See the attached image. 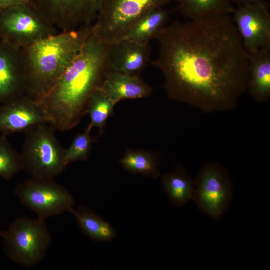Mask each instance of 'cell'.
<instances>
[{
	"label": "cell",
	"mask_w": 270,
	"mask_h": 270,
	"mask_svg": "<svg viewBox=\"0 0 270 270\" xmlns=\"http://www.w3.org/2000/svg\"><path fill=\"white\" fill-rule=\"evenodd\" d=\"M248 54L247 90L256 101L267 102L270 98V50L260 49Z\"/></svg>",
	"instance_id": "cell-16"
},
{
	"label": "cell",
	"mask_w": 270,
	"mask_h": 270,
	"mask_svg": "<svg viewBox=\"0 0 270 270\" xmlns=\"http://www.w3.org/2000/svg\"><path fill=\"white\" fill-rule=\"evenodd\" d=\"M100 88L115 105L124 100L150 96L152 92L150 86L140 76L111 70L106 74Z\"/></svg>",
	"instance_id": "cell-15"
},
{
	"label": "cell",
	"mask_w": 270,
	"mask_h": 270,
	"mask_svg": "<svg viewBox=\"0 0 270 270\" xmlns=\"http://www.w3.org/2000/svg\"><path fill=\"white\" fill-rule=\"evenodd\" d=\"M72 214L82 232L92 240L108 242L116 236L114 228L90 208L78 206Z\"/></svg>",
	"instance_id": "cell-17"
},
{
	"label": "cell",
	"mask_w": 270,
	"mask_h": 270,
	"mask_svg": "<svg viewBox=\"0 0 270 270\" xmlns=\"http://www.w3.org/2000/svg\"><path fill=\"white\" fill-rule=\"evenodd\" d=\"M232 2H235L240 5H245L266 2V0H230Z\"/></svg>",
	"instance_id": "cell-26"
},
{
	"label": "cell",
	"mask_w": 270,
	"mask_h": 270,
	"mask_svg": "<svg viewBox=\"0 0 270 270\" xmlns=\"http://www.w3.org/2000/svg\"><path fill=\"white\" fill-rule=\"evenodd\" d=\"M232 20L248 53L260 49L270 50L269 4L262 2L238 6Z\"/></svg>",
	"instance_id": "cell-11"
},
{
	"label": "cell",
	"mask_w": 270,
	"mask_h": 270,
	"mask_svg": "<svg viewBox=\"0 0 270 270\" xmlns=\"http://www.w3.org/2000/svg\"><path fill=\"white\" fill-rule=\"evenodd\" d=\"M26 69L22 48L0 40V104L26 93Z\"/></svg>",
	"instance_id": "cell-13"
},
{
	"label": "cell",
	"mask_w": 270,
	"mask_h": 270,
	"mask_svg": "<svg viewBox=\"0 0 270 270\" xmlns=\"http://www.w3.org/2000/svg\"><path fill=\"white\" fill-rule=\"evenodd\" d=\"M14 193L22 205L45 220L74 208L72 196L54 178H30L18 184Z\"/></svg>",
	"instance_id": "cell-8"
},
{
	"label": "cell",
	"mask_w": 270,
	"mask_h": 270,
	"mask_svg": "<svg viewBox=\"0 0 270 270\" xmlns=\"http://www.w3.org/2000/svg\"><path fill=\"white\" fill-rule=\"evenodd\" d=\"M4 252L11 261L24 267H32L46 256L52 236L45 219L27 216L17 218L2 231Z\"/></svg>",
	"instance_id": "cell-5"
},
{
	"label": "cell",
	"mask_w": 270,
	"mask_h": 270,
	"mask_svg": "<svg viewBox=\"0 0 270 270\" xmlns=\"http://www.w3.org/2000/svg\"><path fill=\"white\" fill-rule=\"evenodd\" d=\"M194 200L199 209L216 220L230 208L233 186L227 170L218 163L208 162L194 180Z\"/></svg>",
	"instance_id": "cell-9"
},
{
	"label": "cell",
	"mask_w": 270,
	"mask_h": 270,
	"mask_svg": "<svg viewBox=\"0 0 270 270\" xmlns=\"http://www.w3.org/2000/svg\"><path fill=\"white\" fill-rule=\"evenodd\" d=\"M150 52L149 42L122 38L110 44L108 56L110 70L140 76L150 62Z\"/></svg>",
	"instance_id": "cell-14"
},
{
	"label": "cell",
	"mask_w": 270,
	"mask_h": 270,
	"mask_svg": "<svg viewBox=\"0 0 270 270\" xmlns=\"http://www.w3.org/2000/svg\"><path fill=\"white\" fill-rule=\"evenodd\" d=\"M110 44L100 41L92 33L56 84L40 102L48 124L54 130H71L86 114L90 98L100 88L110 70Z\"/></svg>",
	"instance_id": "cell-2"
},
{
	"label": "cell",
	"mask_w": 270,
	"mask_h": 270,
	"mask_svg": "<svg viewBox=\"0 0 270 270\" xmlns=\"http://www.w3.org/2000/svg\"><path fill=\"white\" fill-rule=\"evenodd\" d=\"M178 8L190 20L230 16L234 8L230 0H178Z\"/></svg>",
	"instance_id": "cell-20"
},
{
	"label": "cell",
	"mask_w": 270,
	"mask_h": 270,
	"mask_svg": "<svg viewBox=\"0 0 270 270\" xmlns=\"http://www.w3.org/2000/svg\"><path fill=\"white\" fill-rule=\"evenodd\" d=\"M29 3V0H0V9Z\"/></svg>",
	"instance_id": "cell-25"
},
{
	"label": "cell",
	"mask_w": 270,
	"mask_h": 270,
	"mask_svg": "<svg viewBox=\"0 0 270 270\" xmlns=\"http://www.w3.org/2000/svg\"><path fill=\"white\" fill-rule=\"evenodd\" d=\"M119 162L128 172L156 179L160 176L158 156L142 150L128 149Z\"/></svg>",
	"instance_id": "cell-21"
},
{
	"label": "cell",
	"mask_w": 270,
	"mask_h": 270,
	"mask_svg": "<svg viewBox=\"0 0 270 270\" xmlns=\"http://www.w3.org/2000/svg\"><path fill=\"white\" fill-rule=\"evenodd\" d=\"M92 128L88 124L84 132L77 134L68 148L64 150V160L66 166L77 161L86 160L90 151Z\"/></svg>",
	"instance_id": "cell-24"
},
{
	"label": "cell",
	"mask_w": 270,
	"mask_h": 270,
	"mask_svg": "<svg viewBox=\"0 0 270 270\" xmlns=\"http://www.w3.org/2000/svg\"><path fill=\"white\" fill-rule=\"evenodd\" d=\"M104 0H29V4L56 28L67 31L92 23Z\"/></svg>",
	"instance_id": "cell-10"
},
{
	"label": "cell",
	"mask_w": 270,
	"mask_h": 270,
	"mask_svg": "<svg viewBox=\"0 0 270 270\" xmlns=\"http://www.w3.org/2000/svg\"><path fill=\"white\" fill-rule=\"evenodd\" d=\"M178 0H104L92 26V34L112 44L124 38L136 22L148 12Z\"/></svg>",
	"instance_id": "cell-6"
},
{
	"label": "cell",
	"mask_w": 270,
	"mask_h": 270,
	"mask_svg": "<svg viewBox=\"0 0 270 270\" xmlns=\"http://www.w3.org/2000/svg\"><path fill=\"white\" fill-rule=\"evenodd\" d=\"M115 104L104 94L100 88L92 94L89 100L86 113L89 114V124L92 128H98L102 132L107 119L110 116Z\"/></svg>",
	"instance_id": "cell-22"
},
{
	"label": "cell",
	"mask_w": 270,
	"mask_h": 270,
	"mask_svg": "<svg viewBox=\"0 0 270 270\" xmlns=\"http://www.w3.org/2000/svg\"><path fill=\"white\" fill-rule=\"evenodd\" d=\"M158 58L171 99L204 112L234 109L247 90L248 54L230 16L166 26L156 38Z\"/></svg>",
	"instance_id": "cell-1"
},
{
	"label": "cell",
	"mask_w": 270,
	"mask_h": 270,
	"mask_svg": "<svg viewBox=\"0 0 270 270\" xmlns=\"http://www.w3.org/2000/svg\"><path fill=\"white\" fill-rule=\"evenodd\" d=\"M162 184L168 197L174 205L180 206L193 200L194 180L182 166H180L174 171L165 174Z\"/></svg>",
	"instance_id": "cell-19"
},
{
	"label": "cell",
	"mask_w": 270,
	"mask_h": 270,
	"mask_svg": "<svg viewBox=\"0 0 270 270\" xmlns=\"http://www.w3.org/2000/svg\"><path fill=\"white\" fill-rule=\"evenodd\" d=\"M48 124L36 126L24 132L20 154L22 170L30 178H54L66 168L64 148Z\"/></svg>",
	"instance_id": "cell-4"
},
{
	"label": "cell",
	"mask_w": 270,
	"mask_h": 270,
	"mask_svg": "<svg viewBox=\"0 0 270 270\" xmlns=\"http://www.w3.org/2000/svg\"><path fill=\"white\" fill-rule=\"evenodd\" d=\"M169 12L162 8L154 9L140 18L132 27L124 38L146 43L156 38L166 26Z\"/></svg>",
	"instance_id": "cell-18"
},
{
	"label": "cell",
	"mask_w": 270,
	"mask_h": 270,
	"mask_svg": "<svg viewBox=\"0 0 270 270\" xmlns=\"http://www.w3.org/2000/svg\"><path fill=\"white\" fill-rule=\"evenodd\" d=\"M42 124H48L41 103L26 94L0 106V132L8 136L25 132Z\"/></svg>",
	"instance_id": "cell-12"
},
{
	"label": "cell",
	"mask_w": 270,
	"mask_h": 270,
	"mask_svg": "<svg viewBox=\"0 0 270 270\" xmlns=\"http://www.w3.org/2000/svg\"><path fill=\"white\" fill-rule=\"evenodd\" d=\"M22 170L20 154L8 141L7 136H0V176L6 180H10Z\"/></svg>",
	"instance_id": "cell-23"
},
{
	"label": "cell",
	"mask_w": 270,
	"mask_h": 270,
	"mask_svg": "<svg viewBox=\"0 0 270 270\" xmlns=\"http://www.w3.org/2000/svg\"><path fill=\"white\" fill-rule=\"evenodd\" d=\"M29 3L0 9L1 40L23 48L58 33Z\"/></svg>",
	"instance_id": "cell-7"
},
{
	"label": "cell",
	"mask_w": 270,
	"mask_h": 270,
	"mask_svg": "<svg viewBox=\"0 0 270 270\" xmlns=\"http://www.w3.org/2000/svg\"><path fill=\"white\" fill-rule=\"evenodd\" d=\"M2 232V230H0V236H1Z\"/></svg>",
	"instance_id": "cell-27"
},
{
	"label": "cell",
	"mask_w": 270,
	"mask_h": 270,
	"mask_svg": "<svg viewBox=\"0 0 270 270\" xmlns=\"http://www.w3.org/2000/svg\"><path fill=\"white\" fill-rule=\"evenodd\" d=\"M93 24L61 31L22 48L26 94L40 102L78 55L92 32Z\"/></svg>",
	"instance_id": "cell-3"
}]
</instances>
